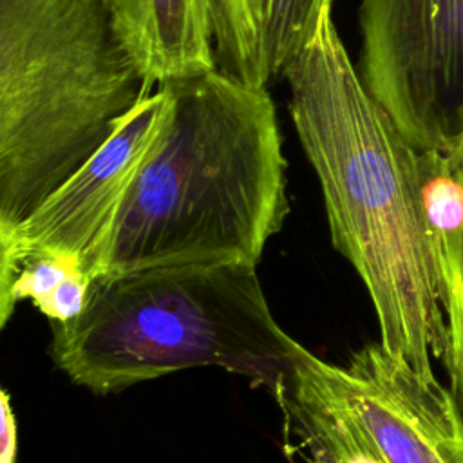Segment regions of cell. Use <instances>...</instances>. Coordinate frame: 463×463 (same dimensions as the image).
Segmentation results:
<instances>
[{
    "mask_svg": "<svg viewBox=\"0 0 463 463\" xmlns=\"http://www.w3.org/2000/svg\"><path fill=\"white\" fill-rule=\"evenodd\" d=\"M289 112L326 204L331 241L362 279L380 344L425 378L447 356V320L429 250L418 148L365 89L326 5L284 72Z\"/></svg>",
    "mask_w": 463,
    "mask_h": 463,
    "instance_id": "obj_1",
    "label": "cell"
},
{
    "mask_svg": "<svg viewBox=\"0 0 463 463\" xmlns=\"http://www.w3.org/2000/svg\"><path fill=\"white\" fill-rule=\"evenodd\" d=\"M174 116L112 224L103 273L260 260L289 213L266 87L221 69L166 83Z\"/></svg>",
    "mask_w": 463,
    "mask_h": 463,
    "instance_id": "obj_2",
    "label": "cell"
},
{
    "mask_svg": "<svg viewBox=\"0 0 463 463\" xmlns=\"http://www.w3.org/2000/svg\"><path fill=\"white\" fill-rule=\"evenodd\" d=\"M51 326L56 367L94 394L195 367L237 373L269 392L298 347L246 262L105 273L74 320Z\"/></svg>",
    "mask_w": 463,
    "mask_h": 463,
    "instance_id": "obj_3",
    "label": "cell"
},
{
    "mask_svg": "<svg viewBox=\"0 0 463 463\" xmlns=\"http://www.w3.org/2000/svg\"><path fill=\"white\" fill-rule=\"evenodd\" d=\"M148 94L103 0H0V237Z\"/></svg>",
    "mask_w": 463,
    "mask_h": 463,
    "instance_id": "obj_4",
    "label": "cell"
},
{
    "mask_svg": "<svg viewBox=\"0 0 463 463\" xmlns=\"http://www.w3.org/2000/svg\"><path fill=\"white\" fill-rule=\"evenodd\" d=\"M365 89L418 150L463 143V0H360Z\"/></svg>",
    "mask_w": 463,
    "mask_h": 463,
    "instance_id": "obj_5",
    "label": "cell"
},
{
    "mask_svg": "<svg viewBox=\"0 0 463 463\" xmlns=\"http://www.w3.org/2000/svg\"><path fill=\"white\" fill-rule=\"evenodd\" d=\"M174 116L168 85L141 98L110 139L33 215L0 237V248H51L78 255L94 277L118 212Z\"/></svg>",
    "mask_w": 463,
    "mask_h": 463,
    "instance_id": "obj_6",
    "label": "cell"
},
{
    "mask_svg": "<svg viewBox=\"0 0 463 463\" xmlns=\"http://www.w3.org/2000/svg\"><path fill=\"white\" fill-rule=\"evenodd\" d=\"M336 376L389 463H463V411L436 376H421L380 342L354 351Z\"/></svg>",
    "mask_w": 463,
    "mask_h": 463,
    "instance_id": "obj_7",
    "label": "cell"
},
{
    "mask_svg": "<svg viewBox=\"0 0 463 463\" xmlns=\"http://www.w3.org/2000/svg\"><path fill=\"white\" fill-rule=\"evenodd\" d=\"M269 394L280 411L288 463H389L353 412L336 365L302 344Z\"/></svg>",
    "mask_w": 463,
    "mask_h": 463,
    "instance_id": "obj_8",
    "label": "cell"
},
{
    "mask_svg": "<svg viewBox=\"0 0 463 463\" xmlns=\"http://www.w3.org/2000/svg\"><path fill=\"white\" fill-rule=\"evenodd\" d=\"M148 89L219 69L213 0H103Z\"/></svg>",
    "mask_w": 463,
    "mask_h": 463,
    "instance_id": "obj_9",
    "label": "cell"
},
{
    "mask_svg": "<svg viewBox=\"0 0 463 463\" xmlns=\"http://www.w3.org/2000/svg\"><path fill=\"white\" fill-rule=\"evenodd\" d=\"M333 0H213L219 69L268 87L306 45Z\"/></svg>",
    "mask_w": 463,
    "mask_h": 463,
    "instance_id": "obj_10",
    "label": "cell"
},
{
    "mask_svg": "<svg viewBox=\"0 0 463 463\" xmlns=\"http://www.w3.org/2000/svg\"><path fill=\"white\" fill-rule=\"evenodd\" d=\"M94 279L72 253L51 248H0V327H5L24 300H31L51 324L74 320L87 306Z\"/></svg>",
    "mask_w": 463,
    "mask_h": 463,
    "instance_id": "obj_11",
    "label": "cell"
},
{
    "mask_svg": "<svg viewBox=\"0 0 463 463\" xmlns=\"http://www.w3.org/2000/svg\"><path fill=\"white\" fill-rule=\"evenodd\" d=\"M463 157V143L456 146ZM441 304L447 320V356L443 360L450 391L463 411V239L450 264L439 273Z\"/></svg>",
    "mask_w": 463,
    "mask_h": 463,
    "instance_id": "obj_12",
    "label": "cell"
},
{
    "mask_svg": "<svg viewBox=\"0 0 463 463\" xmlns=\"http://www.w3.org/2000/svg\"><path fill=\"white\" fill-rule=\"evenodd\" d=\"M0 411H2V427H0V463H16L18 456V421L11 394L7 389L0 392Z\"/></svg>",
    "mask_w": 463,
    "mask_h": 463,
    "instance_id": "obj_13",
    "label": "cell"
}]
</instances>
